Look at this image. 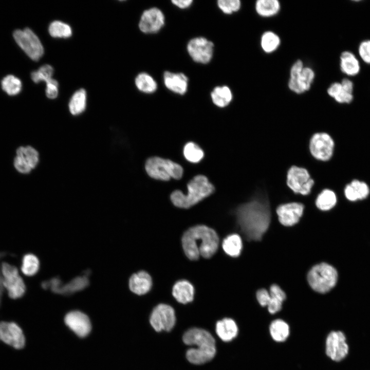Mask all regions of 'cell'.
Listing matches in <instances>:
<instances>
[{
  "mask_svg": "<svg viewBox=\"0 0 370 370\" xmlns=\"http://www.w3.org/2000/svg\"><path fill=\"white\" fill-rule=\"evenodd\" d=\"M176 317L174 309L170 306L160 304L153 310L150 322L157 331H170L175 325Z\"/></svg>",
  "mask_w": 370,
  "mask_h": 370,
  "instance_id": "cell-12",
  "label": "cell"
},
{
  "mask_svg": "<svg viewBox=\"0 0 370 370\" xmlns=\"http://www.w3.org/2000/svg\"><path fill=\"white\" fill-rule=\"evenodd\" d=\"M350 184L356 194L358 200L363 199L367 197L369 193V189L365 182L358 180H353Z\"/></svg>",
  "mask_w": 370,
  "mask_h": 370,
  "instance_id": "cell-42",
  "label": "cell"
},
{
  "mask_svg": "<svg viewBox=\"0 0 370 370\" xmlns=\"http://www.w3.org/2000/svg\"><path fill=\"white\" fill-rule=\"evenodd\" d=\"M194 293L193 285L186 280L177 282L173 287V295L178 302L182 304H187L192 301Z\"/></svg>",
  "mask_w": 370,
  "mask_h": 370,
  "instance_id": "cell-23",
  "label": "cell"
},
{
  "mask_svg": "<svg viewBox=\"0 0 370 370\" xmlns=\"http://www.w3.org/2000/svg\"><path fill=\"white\" fill-rule=\"evenodd\" d=\"M13 38L21 48L32 60H39L44 54L43 46L38 36L30 28L16 29Z\"/></svg>",
  "mask_w": 370,
  "mask_h": 370,
  "instance_id": "cell-8",
  "label": "cell"
},
{
  "mask_svg": "<svg viewBox=\"0 0 370 370\" xmlns=\"http://www.w3.org/2000/svg\"><path fill=\"white\" fill-rule=\"evenodd\" d=\"M359 53L364 62L370 64V40L364 41L360 44Z\"/></svg>",
  "mask_w": 370,
  "mask_h": 370,
  "instance_id": "cell-44",
  "label": "cell"
},
{
  "mask_svg": "<svg viewBox=\"0 0 370 370\" xmlns=\"http://www.w3.org/2000/svg\"><path fill=\"white\" fill-rule=\"evenodd\" d=\"M314 78L313 70L309 67H304L299 75L290 77L288 87L295 93H303L310 89Z\"/></svg>",
  "mask_w": 370,
  "mask_h": 370,
  "instance_id": "cell-20",
  "label": "cell"
},
{
  "mask_svg": "<svg viewBox=\"0 0 370 370\" xmlns=\"http://www.w3.org/2000/svg\"><path fill=\"white\" fill-rule=\"evenodd\" d=\"M214 44L203 37L191 39L187 45V50L196 62L207 64L213 56Z\"/></svg>",
  "mask_w": 370,
  "mask_h": 370,
  "instance_id": "cell-13",
  "label": "cell"
},
{
  "mask_svg": "<svg viewBox=\"0 0 370 370\" xmlns=\"http://www.w3.org/2000/svg\"><path fill=\"white\" fill-rule=\"evenodd\" d=\"M152 285V279L146 272L142 271L133 274L129 281V287L134 293L142 295L151 289Z\"/></svg>",
  "mask_w": 370,
  "mask_h": 370,
  "instance_id": "cell-22",
  "label": "cell"
},
{
  "mask_svg": "<svg viewBox=\"0 0 370 370\" xmlns=\"http://www.w3.org/2000/svg\"><path fill=\"white\" fill-rule=\"evenodd\" d=\"M16 156L21 157L32 169L35 168L39 160L37 151L30 146H20L16 150Z\"/></svg>",
  "mask_w": 370,
  "mask_h": 370,
  "instance_id": "cell-36",
  "label": "cell"
},
{
  "mask_svg": "<svg viewBox=\"0 0 370 370\" xmlns=\"http://www.w3.org/2000/svg\"><path fill=\"white\" fill-rule=\"evenodd\" d=\"M280 42V39L276 34L272 31H266L261 37V45L265 52L271 53L279 47Z\"/></svg>",
  "mask_w": 370,
  "mask_h": 370,
  "instance_id": "cell-37",
  "label": "cell"
},
{
  "mask_svg": "<svg viewBox=\"0 0 370 370\" xmlns=\"http://www.w3.org/2000/svg\"><path fill=\"white\" fill-rule=\"evenodd\" d=\"M304 67L302 61L300 60H297L291 67L290 77H294L299 75Z\"/></svg>",
  "mask_w": 370,
  "mask_h": 370,
  "instance_id": "cell-47",
  "label": "cell"
},
{
  "mask_svg": "<svg viewBox=\"0 0 370 370\" xmlns=\"http://www.w3.org/2000/svg\"><path fill=\"white\" fill-rule=\"evenodd\" d=\"M64 321L66 325L80 337L87 336L91 329L89 319L80 311L68 312L65 317Z\"/></svg>",
  "mask_w": 370,
  "mask_h": 370,
  "instance_id": "cell-18",
  "label": "cell"
},
{
  "mask_svg": "<svg viewBox=\"0 0 370 370\" xmlns=\"http://www.w3.org/2000/svg\"><path fill=\"white\" fill-rule=\"evenodd\" d=\"M164 16L158 8L154 7L145 10L140 18L139 27L146 33L159 31L164 24Z\"/></svg>",
  "mask_w": 370,
  "mask_h": 370,
  "instance_id": "cell-16",
  "label": "cell"
},
{
  "mask_svg": "<svg viewBox=\"0 0 370 370\" xmlns=\"http://www.w3.org/2000/svg\"><path fill=\"white\" fill-rule=\"evenodd\" d=\"M304 206L300 202L284 203L278 207L276 214L280 223L285 226H292L298 223L302 217Z\"/></svg>",
  "mask_w": 370,
  "mask_h": 370,
  "instance_id": "cell-17",
  "label": "cell"
},
{
  "mask_svg": "<svg viewBox=\"0 0 370 370\" xmlns=\"http://www.w3.org/2000/svg\"><path fill=\"white\" fill-rule=\"evenodd\" d=\"M14 166L18 172L22 174H28L32 170L26 162L17 156L14 158Z\"/></svg>",
  "mask_w": 370,
  "mask_h": 370,
  "instance_id": "cell-45",
  "label": "cell"
},
{
  "mask_svg": "<svg viewBox=\"0 0 370 370\" xmlns=\"http://www.w3.org/2000/svg\"><path fill=\"white\" fill-rule=\"evenodd\" d=\"M353 83L344 79L341 83L332 84L327 89L328 94L340 103H349L353 100Z\"/></svg>",
  "mask_w": 370,
  "mask_h": 370,
  "instance_id": "cell-19",
  "label": "cell"
},
{
  "mask_svg": "<svg viewBox=\"0 0 370 370\" xmlns=\"http://www.w3.org/2000/svg\"><path fill=\"white\" fill-rule=\"evenodd\" d=\"M172 3L179 8H188L193 3L192 0H173Z\"/></svg>",
  "mask_w": 370,
  "mask_h": 370,
  "instance_id": "cell-49",
  "label": "cell"
},
{
  "mask_svg": "<svg viewBox=\"0 0 370 370\" xmlns=\"http://www.w3.org/2000/svg\"><path fill=\"white\" fill-rule=\"evenodd\" d=\"M145 169L152 178L167 181L171 178L179 179L183 174V169L173 161L159 157L149 158L145 162Z\"/></svg>",
  "mask_w": 370,
  "mask_h": 370,
  "instance_id": "cell-6",
  "label": "cell"
},
{
  "mask_svg": "<svg viewBox=\"0 0 370 370\" xmlns=\"http://www.w3.org/2000/svg\"><path fill=\"white\" fill-rule=\"evenodd\" d=\"M53 73V68L52 67L45 64L40 67L37 70L32 71L31 73V78L35 83L42 81L46 82L52 78Z\"/></svg>",
  "mask_w": 370,
  "mask_h": 370,
  "instance_id": "cell-40",
  "label": "cell"
},
{
  "mask_svg": "<svg viewBox=\"0 0 370 370\" xmlns=\"http://www.w3.org/2000/svg\"><path fill=\"white\" fill-rule=\"evenodd\" d=\"M243 247L241 237L236 234L227 236L223 240V248L228 255L232 257L239 255Z\"/></svg>",
  "mask_w": 370,
  "mask_h": 370,
  "instance_id": "cell-29",
  "label": "cell"
},
{
  "mask_svg": "<svg viewBox=\"0 0 370 370\" xmlns=\"http://www.w3.org/2000/svg\"><path fill=\"white\" fill-rule=\"evenodd\" d=\"M183 155L186 159L193 163L200 161L204 156L201 149L194 142L187 143L183 148Z\"/></svg>",
  "mask_w": 370,
  "mask_h": 370,
  "instance_id": "cell-39",
  "label": "cell"
},
{
  "mask_svg": "<svg viewBox=\"0 0 370 370\" xmlns=\"http://www.w3.org/2000/svg\"><path fill=\"white\" fill-rule=\"evenodd\" d=\"M344 194L346 198L349 200L354 201L358 200L356 194L350 183L345 187Z\"/></svg>",
  "mask_w": 370,
  "mask_h": 370,
  "instance_id": "cell-48",
  "label": "cell"
},
{
  "mask_svg": "<svg viewBox=\"0 0 370 370\" xmlns=\"http://www.w3.org/2000/svg\"><path fill=\"white\" fill-rule=\"evenodd\" d=\"M335 143L331 136L326 133L314 134L310 139L309 148L311 155L321 161L329 160L334 153Z\"/></svg>",
  "mask_w": 370,
  "mask_h": 370,
  "instance_id": "cell-10",
  "label": "cell"
},
{
  "mask_svg": "<svg viewBox=\"0 0 370 370\" xmlns=\"http://www.w3.org/2000/svg\"><path fill=\"white\" fill-rule=\"evenodd\" d=\"M0 341L17 349L23 348L25 345L22 329L13 322H0Z\"/></svg>",
  "mask_w": 370,
  "mask_h": 370,
  "instance_id": "cell-14",
  "label": "cell"
},
{
  "mask_svg": "<svg viewBox=\"0 0 370 370\" xmlns=\"http://www.w3.org/2000/svg\"><path fill=\"white\" fill-rule=\"evenodd\" d=\"M86 105V92L85 89L81 88L76 91L72 96L69 103V109L73 115L82 113Z\"/></svg>",
  "mask_w": 370,
  "mask_h": 370,
  "instance_id": "cell-31",
  "label": "cell"
},
{
  "mask_svg": "<svg viewBox=\"0 0 370 370\" xmlns=\"http://www.w3.org/2000/svg\"><path fill=\"white\" fill-rule=\"evenodd\" d=\"M338 273L332 266L322 263L313 266L307 274V281L311 288L316 292L325 293L336 284Z\"/></svg>",
  "mask_w": 370,
  "mask_h": 370,
  "instance_id": "cell-5",
  "label": "cell"
},
{
  "mask_svg": "<svg viewBox=\"0 0 370 370\" xmlns=\"http://www.w3.org/2000/svg\"><path fill=\"white\" fill-rule=\"evenodd\" d=\"M340 67L342 71L348 76L356 75L360 71V65L358 60L349 51H344L341 53Z\"/></svg>",
  "mask_w": 370,
  "mask_h": 370,
  "instance_id": "cell-26",
  "label": "cell"
},
{
  "mask_svg": "<svg viewBox=\"0 0 370 370\" xmlns=\"http://www.w3.org/2000/svg\"><path fill=\"white\" fill-rule=\"evenodd\" d=\"M188 193L183 194L175 190L170 196L172 203L181 208H189L207 197L214 191V187L207 177L202 175L195 176L187 184Z\"/></svg>",
  "mask_w": 370,
  "mask_h": 370,
  "instance_id": "cell-4",
  "label": "cell"
},
{
  "mask_svg": "<svg viewBox=\"0 0 370 370\" xmlns=\"http://www.w3.org/2000/svg\"><path fill=\"white\" fill-rule=\"evenodd\" d=\"M217 5L224 13L230 14L240 9L241 3L239 0H219Z\"/></svg>",
  "mask_w": 370,
  "mask_h": 370,
  "instance_id": "cell-41",
  "label": "cell"
},
{
  "mask_svg": "<svg viewBox=\"0 0 370 370\" xmlns=\"http://www.w3.org/2000/svg\"><path fill=\"white\" fill-rule=\"evenodd\" d=\"M216 332L218 337L224 341H230L237 335L238 327L233 320L230 318H225L217 322Z\"/></svg>",
  "mask_w": 370,
  "mask_h": 370,
  "instance_id": "cell-24",
  "label": "cell"
},
{
  "mask_svg": "<svg viewBox=\"0 0 370 370\" xmlns=\"http://www.w3.org/2000/svg\"><path fill=\"white\" fill-rule=\"evenodd\" d=\"M256 297L260 305L263 307L267 306L270 300L269 292L265 289H260L256 292Z\"/></svg>",
  "mask_w": 370,
  "mask_h": 370,
  "instance_id": "cell-46",
  "label": "cell"
},
{
  "mask_svg": "<svg viewBox=\"0 0 370 370\" xmlns=\"http://www.w3.org/2000/svg\"><path fill=\"white\" fill-rule=\"evenodd\" d=\"M163 80L166 87L176 94L183 95L187 91L188 79L182 73L166 71L163 74Z\"/></svg>",
  "mask_w": 370,
  "mask_h": 370,
  "instance_id": "cell-21",
  "label": "cell"
},
{
  "mask_svg": "<svg viewBox=\"0 0 370 370\" xmlns=\"http://www.w3.org/2000/svg\"><path fill=\"white\" fill-rule=\"evenodd\" d=\"M2 89L9 96H15L18 94L22 88V83L20 79L12 75L5 77L1 81Z\"/></svg>",
  "mask_w": 370,
  "mask_h": 370,
  "instance_id": "cell-35",
  "label": "cell"
},
{
  "mask_svg": "<svg viewBox=\"0 0 370 370\" xmlns=\"http://www.w3.org/2000/svg\"><path fill=\"white\" fill-rule=\"evenodd\" d=\"M270 300L267 305L268 311L274 314L282 309V304L286 299L285 292L276 284H273L270 288Z\"/></svg>",
  "mask_w": 370,
  "mask_h": 370,
  "instance_id": "cell-25",
  "label": "cell"
},
{
  "mask_svg": "<svg viewBox=\"0 0 370 370\" xmlns=\"http://www.w3.org/2000/svg\"><path fill=\"white\" fill-rule=\"evenodd\" d=\"M1 271L3 286L9 297L13 300L23 297L26 292V286L17 268L7 262H3Z\"/></svg>",
  "mask_w": 370,
  "mask_h": 370,
  "instance_id": "cell-7",
  "label": "cell"
},
{
  "mask_svg": "<svg viewBox=\"0 0 370 370\" xmlns=\"http://www.w3.org/2000/svg\"><path fill=\"white\" fill-rule=\"evenodd\" d=\"M48 31L50 35L53 38H67L72 34L70 26L59 21L52 22L49 25Z\"/></svg>",
  "mask_w": 370,
  "mask_h": 370,
  "instance_id": "cell-38",
  "label": "cell"
},
{
  "mask_svg": "<svg viewBox=\"0 0 370 370\" xmlns=\"http://www.w3.org/2000/svg\"><path fill=\"white\" fill-rule=\"evenodd\" d=\"M349 346L345 334L340 330L331 331L327 336L325 353L330 359L339 362L348 355Z\"/></svg>",
  "mask_w": 370,
  "mask_h": 370,
  "instance_id": "cell-11",
  "label": "cell"
},
{
  "mask_svg": "<svg viewBox=\"0 0 370 370\" xmlns=\"http://www.w3.org/2000/svg\"><path fill=\"white\" fill-rule=\"evenodd\" d=\"M9 254V253L5 251H2L0 252V260L2 258L8 255ZM4 287L3 286V278L1 274V266H0V307L2 304V298L3 295V293L4 291Z\"/></svg>",
  "mask_w": 370,
  "mask_h": 370,
  "instance_id": "cell-50",
  "label": "cell"
},
{
  "mask_svg": "<svg viewBox=\"0 0 370 370\" xmlns=\"http://www.w3.org/2000/svg\"><path fill=\"white\" fill-rule=\"evenodd\" d=\"M280 9V4L277 0H258L255 3L256 12L263 17L273 16Z\"/></svg>",
  "mask_w": 370,
  "mask_h": 370,
  "instance_id": "cell-30",
  "label": "cell"
},
{
  "mask_svg": "<svg viewBox=\"0 0 370 370\" xmlns=\"http://www.w3.org/2000/svg\"><path fill=\"white\" fill-rule=\"evenodd\" d=\"M269 332L271 338L276 342H284L290 334L289 325L284 320L276 319L269 326Z\"/></svg>",
  "mask_w": 370,
  "mask_h": 370,
  "instance_id": "cell-27",
  "label": "cell"
},
{
  "mask_svg": "<svg viewBox=\"0 0 370 370\" xmlns=\"http://www.w3.org/2000/svg\"><path fill=\"white\" fill-rule=\"evenodd\" d=\"M183 342L188 345H195L196 348L188 349L186 357L191 363L201 364L210 361L216 353L215 340L206 330L192 328L183 336Z\"/></svg>",
  "mask_w": 370,
  "mask_h": 370,
  "instance_id": "cell-3",
  "label": "cell"
},
{
  "mask_svg": "<svg viewBox=\"0 0 370 370\" xmlns=\"http://www.w3.org/2000/svg\"><path fill=\"white\" fill-rule=\"evenodd\" d=\"M40 268V261L38 257L32 253L23 255L21 260V270L28 276L35 275Z\"/></svg>",
  "mask_w": 370,
  "mask_h": 370,
  "instance_id": "cell-32",
  "label": "cell"
},
{
  "mask_svg": "<svg viewBox=\"0 0 370 370\" xmlns=\"http://www.w3.org/2000/svg\"><path fill=\"white\" fill-rule=\"evenodd\" d=\"M336 203V195L333 191L329 189L323 190L318 195L316 200L317 207L322 211L330 210Z\"/></svg>",
  "mask_w": 370,
  "mask_h": 370,
  "instance_id": "cell-33",
  "label": "cell"
},
{
  "mask_svg": "<svg viewBox=\"0 0 370 370\" xmlns=\"http://www.w3.org/2000/svg\"><path fill=\"white\" fill-rule=\"evenodd\" d=\"M88 283L86 275H84L83 276L76 278L64 285L62 284L59 279L53 278L43 282L41 286L45 289L49 288L53 292L58 293L68 294L83 289L88 285Z\"/></svg>",
  "mask_w": 370,
  "mask_h": 370,
  "instance_id": "cell-15",
  "label": "cell"
},
{
  "mask_svg": "<svg viewBox=\"0 0 370 370\" xmlns=\"http://www.w3.org/2000/svg\"><path fill=\"white\" fill-rule=\"evenodd\" d=\"M237 223L249 240H260L268 229L271 219L267 200L255 199L243 203L236 210Z\"/></svg>",
  "mask_w": 370,
  "mask_h": 370,
  "instance_id": "cell-1",
  "label": "cell"
},
{
  "mask_svg": "<svg viewBox=\"0 0 370 370\" xmlns=\"http://www.w3.org/2000/svg\"><path fill=\"white\" fill-rule=\"evenodd\" d=\"M46 84L45 93L46 96L51 99L56 98L58 95V81L51 78L46 82Z\"/></svg>",
  "mask_w": 370,
  "mask_h": 370,
  "instance_id": "cell-43",
  "label": "cell"
},
{
  "mask_svg": "<svg viewBox=\"0 0 370 370\" xmlns=\"http://www.w3.org/2000/svg\"><path fill=\"white\" fill-rule=\"evenodd\" d=\"M213 103L220 107L227 106L232 99V94L230 88L227 86H217L211 94Z\"/></svg>",
  "mask_w": 370,
  "mask_h": 370,
  "instance_id": "cell-28",
  "label": "cell"
},
{
  "mask_svg": "<svg viewBox=\"0 0 370 370\" xmlns=\"http://www.w3.org/2000/svg\"><path fill=\"white\" fill-rule=\"evenodd\" d=\"M286 183L294 193L307 195L311 192L314 180L306 169L293 165L288 171Z\"/></svg>",
  "mask_w": 370,
  "mask_h": 370,
  "instance_id": "cell-9",
  "label": "cell"
},
{
  "mask_svg": "<svg viewBox=\"0 0 370 370\" xmlns=\"http://www.w3.org/2000/svg\"><path fill=\"white\" fill-rule=\"evenodd\" d=\"M135 84L140 91L146 94L155 92L157 88V83L153 77L145 72L140 73L136 77Z\"/></svg>",
  "mask_w": 370,
  "mask_h": 370,
  "instance_id": "cell-34",
  "label": "cell"
},
{
  "mask_svg": "<svg viewBox=\"0 0 370 370\" xmlns=\"http://www.w3.org/2000/svg\"><path fill=\"white\" fill-rule=\"evenodd\" d=\"M182 246L186 256L197 260L201 255L210 258L217 251L219 239L216 232L204 225L190 228L182 237Z\"/></svg>",
  "mask_w": 370,
  "mask_h": 370,
  "instance_id": "cell-2",
  "label": "cell"
}]
</instances>
